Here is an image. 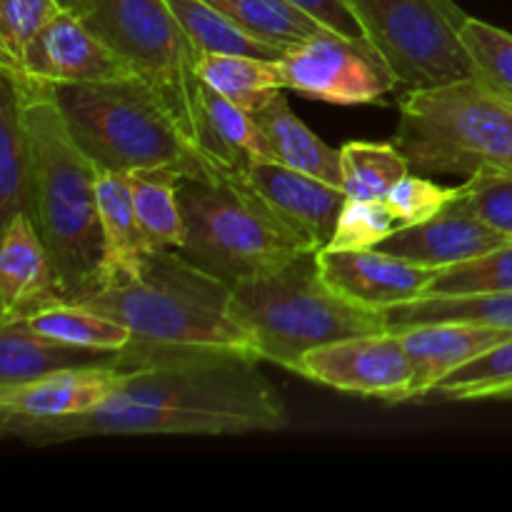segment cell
I'll return each instance as SVG.
<instances>
[{
  "label": "cell",
  "mask_w": 512,
  "mask_h": 512,
  "mask_svg": "<svg viewBox=\"0 0 512 512\" xmlns=\"http://www.w3.org/2000/svg\"><path fill=\"white\" fill-rule=\"evenodd\" d=\"M258 358L205 350L130 368L125 383L90 413L60 420H0L8 438L60 445L108 435H248L285 428L283 400L258 373Z\"/></svg>",
  "instance_id": "cell-1"
},
{
  "label": "cell",
  "mask_w": 512,
  "mask_h": 512,
  "mask_svg": "<svg viewBox=\"0 0 512 512\" xmlns=\"http://www.w3.org/2000/svg\"><path fill=\"white\" fill-rule=\"evenodd\" d=\"M230 293L225 280L205 273L180 250L148 248L133 268L65 303L108 315L133 333L123 368L205 350L258 358L248 330L235 320Z\"/></svg>",
  "instance_id": "cell-2"
},
{
  "label": "cell",
  "mask_w": 512,
  "mask_h": 512,
  "mask_svg": "<svg viewBox=\"0 0 512 512\" xmlns=\"http://www.w3.org/2000/svg\"><path fill=\"white\" fill-rule=\"evenodd\" d=\"M23 103L33 170V223L53 260L63 300L83 295L103 265L98 173L70 135L50 88L23 70L0 65Z\"/></svg>",
  "instance_id": "cell-3"
},
{
  "label": "cell",
  "mask_w": 512,
  "mask_h": 512,
  "mask_svg": "<svg viewBox=\"0 0 512 512\" xmlns=\"http://www.w3.org/2000/svg\"><path fill=\"white\" fill-rule=\"evenodd\" d=\"M70 135L98 170H178L213 178L180 133L168 105L140 75L95 83H45Z\"/></svg>",
  "instance_id": "cell-4"
},
{
  "label": "cell",
  "mask_w": 512,
  "mask_h": 512,
  "mask_svg": "<svg viewBox=\"0 0 512 512\" xmlns=\"http://www.w3.org/2000/svg\"><path fill=\"white\" fill-rule=\"evenodd\" d=\"M178 200L185 220L180 253L230 288L320 250L315 240L285 223L238 168H225L213 178H180Z\"/></svg>",
  "instance_id": "cell-5"
},
{
  "label": "cell",
  "mask_w": 512,
  "mask_h": 512,
  "mask_svg": "<svg viewBox=\"0 0 512 512\" xmlns=\"http://www.w3.org/2000/svg\"><path fill=\"white\" fill-rule=\"evenodd\" d=\"M230 308L248 330L258 360L293 373L313 348L388 330L383 310L353 303L325 283L318 250L290 260L275 273L235 283Z\"/></svg>",
  "instance_id": "cell-6"
},
{
  "label": "cell",
  "mask_w": 512,
  "mask_h": 512,
  "mask_svg": "<svg viewBox=\"0 0 512 512\" xmlns=\"http://www.w3.org/2000/svg\"><path fill=\"white\" fill-rule=\"evenodd\" d=\"M83 20L163 98L183 138L213 173L240 168L205 110L198 73L203 53L165 0H95Z\"/></svg>",
  "instance_id": "cell-7"
},
{
  "label": "cell",
  "mask_w": 512,
  "mask_h": 512,
  "mask_svg": "<svg viewBox=\"0 0 512 512\" xmlns=\"http://www.w3.org/2000/svg\"><path fill=\"white\" fill-rule=\"evenodd\" d=\"M393 145L418 175L512 173V108L475 78L408 88Z\"/></svg>",
  "instance_id": "cell-8"
},
{
  "label": "cell",
  "mask_w": 512,
  "mask_h": 512,
  "mask_svg": "<svg viewBox=\"0 0 512 512\" xmlns=\"http://www.w3.org/2000/svg\"><path fill=\"white\" fill-rule=\"evenodd\" d=\"M368 40L405 88L475 78L463 43L470 18L453 0H350Z\"/></svg>",
  "instance_id": "cell-9"
},
{
  "label": "cell",
  "mask_w": 512,
  "mask_h": 512,
  "mask_svg": "<svg viewBox=\"0 0 512 512\" xmlns=\"http://www.w3.org/2000/svg\"><path fill=\"white\" fill-rule=\"evenodd\" d=\"M278 70L285 90L335 105L373 103L400 85L373 43L333 30L290 48L278 60Z\"/></svg>",
  "instance_id": "cell-10"
},
{
  "label": "cell",
  "mask_w": 512,
  "mask_h": 512,
  "mask_svg": "<svg viewBox=\"0 0 512 512\" xmlns=\"http://www.w3.org/2000/svg\"><path fill=\"white\" fill-rule=\"evenodd\" d=\"M298 375L343 393L405 403L413 368L398 333H370L335 340L303 355Z\"/></svg>",
  "instance_id": "cell-11"
},
{
  "label": "cell",
  "mask_w": 512,
  "mask_h": 512,
  "mask_svg": "<svg viewBox=\"0 0 512 512\" xmlns=\"http://www.w3.org/2000/svg\"><path fill=\"white\" fill-rule=\"evenodd\" d=\"M15 70H23L40 83H95L138 75L123 55L68 10L40 30Z\"/></svg>",
  "instance_id": "cell-12"
},
{
  "label": "cell",
  "mask_w": 512,
  "mask_h": 512,
  "mask_svg": "<svg viewBox=\"0 0 512 512\" xmlns=\"http://www.w3.org/2000/svg\"><path fill=\"white\" fill-rule=\"evenodd\" d=\"M318 265L335 293L373 310L420 298L438 273L378 248L343 250L325 245L318 250Z\"/></svg>",
  "instance_id": "cell-13"
},
{
  "label": "cell",
  "mask_w": 512,
  "mask_h": 512,
  "mask_svg": "<svg viewBox=\"0 0 512 512\" xmlns=\"http://www.w3.org/2000/svg\"><path fill=\"white\" fill-rule=\"evenodd\" d=\"M245 183L298 233L325 248L330 245L338 225L340 210L345 205V193L338 185H330L315 175L300 173L288 165L270 163L240 165Z\"/></svg>",
  "instance_id": "cell-14"
},
{
  "label": "cell",
  "mask_w": 512,
  "mask_h": 512,
  "mask_svg": "<svg viewBox=\"0 0 512 512\" xmlns=\"http://www.w3.org/2000/svg\"><path fill=\"white\" fill-rule=\"evenodd\" d=\"M130 368H70L0 388V420H60L90 413L115 393Z\"/></svg>",
  "instance_id": "cell-15"
},
{
  "label": "cell",
  "mask_w": 512,
  "mask_h": 512,
  "mask_svg": "<svg viewBox=\"0 0 512 512\" xmlns=\"http://www.w3.org/2000/svg\"><path fill=\"white\" fill-rule=\"evenodd\" d=\"M512 240L510 235L490 228L468 210L458 208L450 200L433 218L420 220L413 225H400L388 235L378 250L398 258L410 260L425 268H448V265L463 263V260L478 258L488 250L498 248Z\"/></svg>",
  "instance_id": "cell-16"
},
{
  "label": "cell",
  "mask_w": 512,
  "mask_h": 512,
  "mask_svg": "<svg viewBox=\"0 0 512 512\" xmlns=\"http://www.w3.org/2000/svg\"><path fill=\"white\" fill-rule=\"evenodd\" d=\"M0 245V323H18L60 303L53 260L30 215H15Z\"/></svg>",
  "instance_id": "cell-17"
},
{
  "label": "cell",
  "mask_w": 512,
  "mask_h": 512,
  "mask_svg": "<svg viewBox=\"0 0 512 512\" xmlns=\"http://www.w3.org/2000/svg\"><path fill=\"white\" fill-rule=\"evenodd\" d=\"M398 335L413 368V383L405 400H423L455 368L512 338L510 330L473 323H425L398 330Z\"/></svg>",
  "instance_id": "cell-18"
},
{
  "label": "cell",
  "mask_w": 512,
  "mask_h": 512,
  "mask_svg": "<svg viewBox=\"0 0 512 512\" xmlns=\"http://www.w3.org/2000/svg\"><path fill=\"white\" fill-rule=\"evenodd\" d=\"M123 368V350H100L48 338L28 325L0 323V388L70 368Z\"/></svg>",
  "instance_id": "cell-19"
},
{
  "label": "cell",
  "mask_w": 512,
  "mask_h": 512,
  "mask_svg": "<svg viewBox=\"0 0 512 512\" xmlns=\"http://www.w3.org/2000/svg\"><path fill=\"white\" fill-rule=\"evenodd\" d=\"M260 128L270 138L278 163L300 173L315 175L330 185L343 188V168H340V150L330 148L318 138L298 115L293 113L285 90H278L263 108L255 113Z\"/></svg>",
  "instance_id": "cell-20"
},
{
  "label": "cell",
  "mask_w": 512,
  "mask_h": 512,
  "mask_svg": "<svg viewBox=\"0 0 512 512\" xmlns=\"http://www.w3.org/2000/svg\"><path fill=\"white\" fill-rule=\"evenodd\" d=\"M15 215L33 218V170L18 88L0 73V228Z\"/></svg>",
  "instance_id": "cell-21"
},
{
  "label": "cell",
  "mask_w": 512,
  "mask_h": 512,
  "mask_svg": "<svg viewBox=\"0 0 512 512\" xmlns=\"http://www.w3.org/2000/svg\"><path fill=\"white\" fill-rule=\"evenodd\" d=\"M98 213H100V228H103L105 255H103V265H100V273L98 278H95V283L113 278V275L125 273V270L133 268V265L140 260V255L148 250L143 233H140L138 215H135L130 173L100 170ZM93 285H90V288H93Z\"/></svg>",
  "instance_id": "cell-22"
},
{
  "label": "cell",
  "mask_w": 512,
  "mask_h": 512,
  "mask_svg": "<svg viewBox=\"0 0 512 512\" xmlns=\"http://www.w3.org/2000/svg\"><path fill=\"white\" fill-rule=\"evenodd\" d=\"M388 330L425 323H473L512 333V293L478 295H423L383 310Z\"/></svg>",
  "instance_id": "cell-23"
},
{
  "label": "cell",
  "mask_w": 512,
  "mask_h": 512,
  "mask_svg": "<svg viewBox=\"0 0 512 512\" xmlns=\"http://www.w3.org/2000/svg\"><path fill=\"white\" fill-rule=\"evenodd\" d=\"M200 80L215 93L228 98L248 113H258L278 90L280 83L278 60L250 58L235 53H203L198 63Z\"/></svg>",
  "instance_id": "cell-24"
},
{
  "label": "cell",
  "mask_w": 512,
  "mask_h": 512,
  "mask_svg": "<svg viewBox=\"0 0 512 512\" xmlns=\"http://www.w3.org/2000/svg\"><path fill=\"white\" fill-rule=\"evenodd\" d=\"M178 170H135L133 203L140 233L148 248L180 250L185 245V220L178 200Z\"/></svg>",
  "instance_id": "cell-25"
},
{
  "label": "cell",
  "mask_w": 512,
  "mask_h": 512,
  "mask_svg": "<svg viewBox=\"0 0 512 512\" xmlns=\"http://www.w3.org/2000/svg\"><path fill=\"white\" fill-rule=\"evenodd\" d=\"M165 3L170 5L200 53H235L263 60H280L285 55V50L253 38L228 13L215 8L208 0H165Z\"/></svg>",
  "instance_id": "cell-26"
},
{
  "label": "cell",
  "mask_w": 512,
  "mask_h": 512,
  "mask_svg": "<svg viewBox=\"0 0 512 512\" xmlns=\"http://www.w3.org/2000/svg\"><path fill=\"white\" fill-rule=\"evenodd\" d=\"M220 10L228 13L253 38L285 53L323 30H330L293 0H225Z\"/></svg>",
  "instance_id": "cell-27"
},
{
  "label": "cell",
  "mask_w": 512,
  "mask_h": 512,
  "mask_svg": "<svg viewBox=\"0 0 512 512\" xmlns=\"http://www.w3.org/2000/svg\"><path fill=\"white\" fill-rule=\"evenodd\" d=\"M20 323L40 335H48V338L63 340L70 345H85V348L125 350L133 343V333L118 320L83 308V305L65 303V300L28 315Z\"/></svg>",
  "instance_id": "cell-28"
},
{
  "label": "cell",
  "mask_w": 512,
  "mask_h": 512,
  "mask_svg": "<svg viewBox=\"0 0 512 512\" xmlns=\"http://www.w3.org/2000/svg\"><path fill=\"white\" fill-rule=\"evenodd\" d=\"M343 193L348 200H385L410 173L408 160L393 143H345L340 148Z\"/></svg>",
  "instance_id": "cell-29"
},
{
  "label": "cell",
  "mask_w": 512,
  "mask_h": 512,
  "mask_svg": "<svg viewBox=\"0 0 512 512\" xmlns=\"http://www.w3.org/2000/svg\"><path fill=\"white\" fill-rule=\"evenodd\" d=\"M512 390V338L455 368L423 400L508 398Z\"/></svg>",
  "instance_id": "cell-30"
},
{
  "label": "cell",
  "mask_w": 512,
  "mask_h": 512,
  "mask_svg": "<svg viewBox=\"0 0 512 512\" xmlns=\"http://www.w3.org/2000/svg\"><path fill=\"white\" fill-rule=\"evenodd\" d=\"M478 293H512V240L478 258L440 268L423 295Z\"/></svg>",
  "instance_id": "cell-31"
},
{
  "label": "cell",
  "mask_w": 512,
  "mask_h": 512,
  "mask_svg": "<svg viewBox=\"0 0 512 512\" xmlns=\"http://www.w3.org/2000/svg\"><path fill=\"white\" fill-rule=\"evenodd\" d=\"M203 98L208 118L210 123H213V130L218 133V138L223 140L225 148L235 155L238 165L278 160L275 158L273 143H270V138L265 135V130L260 128L258 118H255L253 113L238 108V105L230 103L228 98L215 93V90L208 88L205 83Z\"/></svg>",
  "instance_id": "cell-32"
},
{
  "label": "cell",
  "mask_w": 512,
  "mask_h": 512,
  "mask_svg": "<svg viewBox=\"0 0 512 512\" xmlns=\"http://www.w3.org/2000/svg\"><path fill=\"white\" fill-rule=\"evenodd\" d=\"M463 43L475 65V80L512 108V33L485 20L468 18Z\"/></svg>",
  "instance_id": "cell-33"
},
{
  "label": "cell",
  "mask_w": 512,
  "mask_h": 512,
  "mask_svg": "<svg viewBox=\"0 0 512 512\" xmlns=\"http://www.w3.org/2000/svg\"><path fill=\"white\" fill-rule=\"evenodd\" d=\"M60 13L58 0H0V65L20 68L28 45Z\"/></svg>",
  "instance_id": "cell-34"
},
{
  "label": "cell",
  "mask_w": 512,
  "mask_h": 512,
  "mask_svg": "<svg viewBox=\"0 0 512 512\" xmlns=\"http://www.w3.org/2000/svg\"><path fill=\"white\" fill-rule=\"evenodd\" d=\"M400 223L388 208L385 200H348L345 198L340 210L338 225H335L330 248L343 250H365L378 248Z\"/></svg>",
  "instance_id": "cell-35"
},
{
  "label": "cell",
  "mask_w": 512,
  "mask_h": 512,
  "mask_svg": "<svg viewBox=\"0 0 512 512\" xmlns=\"http://www.w3.org/2000/svg\"><path fill=\"white\" fill-rule=\"evenodd\" d=\"M453 203L512 238V173H478L460 185Z\"/></svg>",
  "instance_id": "cell-36"
},
{
  "label": "cell",
  "mask_w": 512,
  "mask_h": 512,
  "mask_svg": "<svg viewBox=\"0 0 512 512\" xmlns=\"http://www.w3.org/2000/svg\"><path fill=\"white\" fill-rule=\"evenodd\" d=\"M455 193H458V188H443V185H435L433 180L423 178V175L408 173L390 190L385 203L393 210L400 225H413L440 213L455 198Z\"/></svg>",
  "instance_id": "cell-37"
},
{
  "label": "cell",
  "mask_w": 512,
  "mask_h": 512,
  "mask_svg": "<svg viewBox=\"0 0 512 512\" xmlns=\"http://www.w3.org/2000/svg\"><path fill=\"white\" fill-rule=\"evenodd\" d=\"M293 3H298L300 8L315 15L333 33L350 40H360V43H370L368 33H365V25L360 23L358 13H355L350 0H293Z\"/></svg>",
  "instance_id": "cell-38"
},
{
  "label": "cell",
  "mask_w": 512,
  "mask_h": 512,
  "mask_svg": "<svg viewBox=\"0 0 512 512\" xmlns=\"http://www.w3.org/2000/svg\"><path fill=\"white\" fill-rule=\"evenodd\" d=\"M60 8L68 10V13L78 15V18H85V15L93 10V3L95 0H58Z\"/></svg>",
  "instance_id": "cell-39"
},
{
  "label": "cell",
  "mask_w": 512,
  "mask_h": 512,
  "mask_svg": "<svg viewBox=\"0 0 512 512\" xmlns=\"http://www.w3.org/2000/svg\"><path fill=\"white\" fill-rule=\"evenodd\" d=\"M208 3H213V5H215V8H220V5H223V3H225V0H208Z\"/></svg>",
  "instance_id": "cell-40"
},
{
  "label": "cell",
  "mask_w": 512,
  "mask_h": 512,
  "mask_svg": "<svg viewBox=\"0 0 512 512\" xmlns=\"http://www.w3.org/2000/svg\"><path fill=\"white\" fill-rule=\"evenodd\" d=\"M508 398H512V390H510V395H508Z\"/></svg>",
  "instance_id": "cell-41"
}]
</instances>
